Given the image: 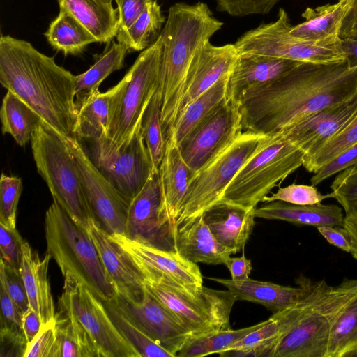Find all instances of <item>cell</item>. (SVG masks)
I'll list each match as a JSON object with an SVG mask.
<instances>
[{
	"label": "cell",
	"mask_w": 357,
	"mask_h": 357,
	"mask_svg": "<svg viewBox=\"0 0 357 357\" xmlns=\"http://www.w3.org/2000/svg\"><path fill=\"white\" fill-rule=\"evenodd\" d=\"M357 91V66L345 60L301 62L280 78L245 91L239 98L243 131L276 135L303 117Z\"/></svg>",
	"instance_id": "cell-1"
},
{
	"label": "cell",
	"mask_w": 357,
	"mask_h": 357,
	"mask_svg": "<svg viewBox=\"0 0 357 357\" xmlns=\"http://www.w3.org/2000/svg\"><path fill=\"white\" fill-rule=\"evenodd\" d=\"M75 79L31 43L1 34V84L65 140L78 139Z\"/></svg>",
	"instance_id": "cell-2"
},
{
	"label": "cell",
	"mask_w": 357,
	"mask_h": 357,
	"mask_svg": "<svg viewBox=\"0 0 357 357\" xmlns=\"http://www.w3.org/2000/svg\"><path fill=\"white\" fill-rule=\"evenodd\" d=\"M295 282L301 293L283 310L288 329L278 340L273 357H325L334 324L357 296V279L331 285L301 274Z\"/></svg>",
	"instance_id": "cell-3"
},
{
	"label": "cell",
	"mask_w": 357,
	"mask_h": 357,
	"mask_svg": "<svg viewBox=\"0 0 357 357\" xmlns=\"http://www.w3.org/2000/svg\"><path fill=\"white\" fill-rule=\"evenodd\" d=\"M222 26L223 22L213 17L206 3L179 2L169 8L160 33L162 45L158 89L162 125L193 58Z\"/></svg>",
	"instance_id": "cell-4"
},
{
	"label": "cell",
	"mask_w": 357,
	"mask_h": 357,
	"mask_svg": "<svg viewBox=\"0 0 357 357\" xmlns=\"http://www.w3.org/2000/svg\"><path fill=\"white\" fill-rule=\"evenodd\" d=\"M45 232L46 252L56 261L63 275L72 273L102 302L116 296L86 230L54 200L45 213Z\"/></svg>",
	"instance_id": "cell-5"
},
{
	"label": "cell",
	"mask_w": 357,
	"mask_h": 357,
	"mask_svg": "<svg viewBox=\"0 0 357 357\" xmlns=\"http://www.w3.org/2000/svg\"><path fill=\"white\" fill-rule=\"evenodd\" d=\"M145 289L185 326L191 337L231 328L236 296L228 289L185 285L162 274L143 276Z\"/></svg>",
	"instance_id": "cell-6"
},
{
	"label": "cell",
	"mask_w": 357,
	"mask_h": 357,
	"mask_svg": "<svg viewBox=\"0 0 357 357\" xmlns=\"http://www.w3.org/2000/svg\"><path fill=\"white\" fill-rule=\"evenodd\" d=\"M31 144L38 172L46 183L53 200L77 225L86 230L96 218L66 140L40 121L33 132Z\"/></svg>",
	"instance_id": "cell-7"
},
{
	"label": "cell",
	"mask_w": 357,
	"mask_h": 357,
	"mask_svg": "<svg viewBox=\"0 0 357 357\" xmlns=\"http://www.w3.org/2000/svg\"><path fill=\"white\" fill-rule=\"evenodd\" d=\"M304 155L281 135L268 137L236 174L220 200L256 208L275 187L303 166Z\"/></svg>",
	"instance_id": "cell-8"
},
{
	"label": "cell",
	"mask_w": 357,
	"mask_h": 357,
	"mask_svg": "<svg viewBox=\"0 0 357 357\" xmlns=\"http://www.w3.org/2000/svg\"><path fill=\"white\" fill-rule=\"evenodd\" d=\"M162 38L142 51L123 79L115 85L109 107L106 137L121 146L132 136L158 88Z\"/></svg>",
	"instance_id": "cell-9"
},
{
	"label": "cell",
	"mask_w": 357,
	"mask_h": 357,
	"mask_svg": "<svg viewBox=\"0 0 357 357\" xmlns=\"http://www.w3.org/2000/svg\"><path fill=\"white\" fill-rule=\"evenodd\" d=\"M287 11L280 8L275 21L243 33L234 43L238 54H261L299 62L328 63L346 59L341 38L314 41L292 36Z\"/></svg>",
	"instance_id": "cell-10"
},
{
	"label": "cell",
	"mask_w": 357,
	"mask_h": 357,
	"mask_svg": "<svg viewBox=\"0 0 357 357\" xmlns=\"http://www.w3.org/2000/svg\"><path fill=\"white\" fill-rule=\"evenodd\" d=\"M268 136L243 131L192 179L175 227L219 201L232 178Z\"/></svg>",
	"instance_id": "cell-11"
},
{
	"label": "cell",
	"mask_w": 357,
	"mask_h": 357,
	"mask_svg": "<svg viewBox=\"0 0 357 357\" xmlns=\"http://www.w3.org/2000/svg\"><path fill=\"white\" fill-rule=\"evenodd\" d=\"M58 310L71 314L94 342L99 357H140L110 317L104 303L72 273L63 275Z\"/></svg>",
	"instance_id": "cell-12"
},
{
	"label": "cell",
	"mask_w": 357,
	"mask_h": 357,
	"mask_svg": "<svg viewBox=\"0 0 357 357\" xmlns=\"http://www.w3.org/2000/svg\"><path fill=\"white\" fill-rule=\"evenodd\" d=\"M93 162L129 203L141 191L155 169L146 146L141 123L132 137L121 146L106 137L93 140Z\"/></svg>",
	"instance_id": "cell-13"
},
{
	"label": "cell",
	"mask_w": 357,
	"mask_h": 357,
	"mask_svg": "<svg viewBox=\"0 0 357 357\" xmlns=\"http://www.w3.org/2000/svg\"><path fill=\"white\" fill-rule=\"evenodd\" d=\"M243 132L238 100L225 98L178 145L195 172L208 165Z\"/></svg>",
	"instance_id": "cell-14"
},
{
	"label": "cell",
	"mask_w": 357,
	"mask_h": 357,
	"mask_svg": "<svg viewBox=\"0 0 357 357\" xmlns=\"http://www.w3.org/2000/svg\"><path fill=\"white\" fill-rule=\"evenodd\" d=\"M174 229L165 208L157 169L130 202L123 235L160 250L176 252Z\"/></svg>",
	"instance_id": "cell-15"
},
{
	"label": "cell",
	"mask_w": 357,
	"mask_h": 357,
	"mask_svg": "<svg viewBox=\"0 0 357 357\" xmlns=\"http://www.w3.org/2000/svg\"><path fill=\"white\" fill-rule=\"evenodd\" d=\"M238 56L234 44L216 46L209 40L202 45L193 58L162 125L165 137L178 116L192 101L231 73Z\"/></svg>",
	"instance_id": "cell-16"
},
{
	"label": "cell",
	"mask_w": 357,
	"mask_h": 357,
	"mask_svg": "<svg viewBox=\"0 0 357 357\" xmlns=\"http://www.w3.org/2000/svg\"><path fill=\"white\" fill-rule=\"evenodd\" d=\"M66 142L77 165L96 220L109 234H123L130 204L98 169L78 139Z\"/></svg>",
	"instance_id": "cell-17"
},
{
	"label": "cell",
	"mask_w": 357,
	"mask_h": 357,
	"mask_svg": "<svg viewBox=\"0 0 357 357\" xmlns=\"http://www.w3.org/2000/svg\"><path fill=\"white\" fill-rule=\"evenodd\" d=\"M356 116L357 91L338 103L303 117L277 135L298 147L305 155H309L344 129Z\"/></svg>",
	"instance_id": "cell-18"
},
{
	"label": "cell",
	"mask_w": 357,
	"mask_h": 357,
	"mask_svg": "<svg viewBox=\"0 0 357 357\" xmlns=\"http://www.w3.org/2000/svg\"><path fill=\"white\" fill-rule=\"evenodd\" d=\"M114 301L153 340L174 357L192 336L181 321L145 287L139 302L130 303L118 295Z\"/></svg>",
	"instance_id": "cell-19"
},
{
	"label": "cell",
	"mask_w": 357,
	"mask_h": 357,
	"mask_svg": "<svg viewBox=\"0 0 357 357\" xmlns=\"http://www.w3.org/2000/svg\"><path fill=\"white\" fill-rule=\"evenodd\" d=\"M109 236L142 277L146 274L158 273L185 285H203V277L197 264L185 259L178 252L160 250L121 234H109Z\"/></svg>",
	"instance_id": "cell-20"
},
{
	"label": "cell",
	"mask_w": 357,
	"mask_h": 357,
	"mask_svg": "<svg viewBox=\"0 0 357 357\" xmlns=\"http://www.w3.org/2000/svg\"><path fill=\"white\" fill-rule=\"evenodd\" d=\"M86 231L96 248L116 294L130 303L141 301L144 293V282L137 268L109 238L97 220L90 222Z\"/></svg>",
	"instance_id": "cell-21"
},
{
	"label": "cell",
	"mask_w": 357,
	"mask_h": 357,
	"mask_svg": "<svg viewBox=\"0 0 357 357\" xmlns=\"http://www.w3.org/2000/svg\"><path fill=\"white\" fill-rule=\"evenodd\" d=\"M301 63L261 54H239L229 77L227 98L239 101L247 90L280 78Z\"/></svg>",
	"instance_id": "cell-22"
},
{
	"label": "cell",
	"mask_w": 357,
	"mask_h": 357,
	"mask_svg": "<svg viewBox=\"0 0 357 357\" xmlns=\"http://www.w3.org/2000/svg\"><path fill=\"white\" fill-rule=\"evenodd\" d=\"M255 208L219 200L202 215L216 240L236 253L244 248L252 232Z\"/></svg>",
	"instance_id": "cell-23"
},
{
	"label": "cell",
	"mask_w": 357,
	"mask_h": 357,
	"mask_svg": "<svg viewBox=\"0 0 357 357\" xmlns=\"http://www.w3.org/2000/svg\"><path fill=\"white\" fill-rule=\"evenodd\" d=\"M176 251L193 263L224 264L235 252L220 243L201 214L177 225L174 229Z\"/></svg>",
	"instance_id": "cell-24"
},
{
	"label": "cell",
	"mask_w": 357,
	"mask_h": 357,
	"mask_svg": "<svg viewBox=\"0 0 357 357\" xmlns=\"http://www.w3.org/2000/svg\"><path fill=\"white\" fill-rule=\"evenodd\" d=\"M51 258L46 252L41 259L26 241L22 245L19 270L25 286L29 307L39 314L43 326L54 321L56 314L47 277Z\"/></svg>",
	"instance_id": "cell-25"
},
{
	"label": "cell",
	"mask_w": 357,
	"mask_h": 357,
	"mask_svg": "<svg viewBox=\"0 0 357 357\" xmlns=\"http://www.w3.org/2000/svg\"><path fill=\"white\" fill-rule=\"evenodd\" d=\"M165 150L158 172L165 208L175 229L190 183L197 173L185 162L172 137L165 139Z\"/></svg>",
	"instance_id": "cell-26"
},
{
	"label": "cell",
	"mask_w": 357,
	"mask_h": 357,
	"mask_svg": "<svg viewBox=\"0 0 357 357\" xmlns=\"http://www.w3.org/2000/svg\"><path fill=\"white\" fill-rule=\"evenodd\" d=\"M255 218L280 220L294 225L321 226H343L344 216L342 208L335 204L297 205L282 201H273L256 207Z\"/></svg>",
	"instance_id": "cell-27"
},
{
	"label": "cell",
	"mask_w": 357,
	"mask_h": 357,
	"mask_svg": "<svg viewBox=\"0 0 357 357\" xmlns=\"http://www.w3.org/2000/svg\"><path fill=\"white\" fill-rule=\"evenodd\" d=\"M59 10L77 20L96 39L109 43L119 30L118 8L105 0H57Z\"/></svg>",
	"instance_id": "cell-28"
},
{
	"label": "cell",
	"mask_w": 357,
	"mask_h": 357,
	"mask_svg": "<svg viewBox=\"0 0 357 357\" xmlns=\"http://www.w3.org/2000/svg\"><path fill=\"white\" fill-rule=\"evenodd\" d=\"M220 283L230 291L237 301L261 304L273 314L292 305L299 298L301 289L250 279L241 282L231 279L208 278Z\"/></svg>",
	"instance_id": "cell-29"
},
{
	"label": "cell",
	"mask_w": 357,
	"mask_h": 357,
	"mask_svg": "<svg viewBox=\"0 0 357 357\" xmlns=\"http://www.w3.org/2000/svg\"><path fill=\"white\" fill-rule=\"evenodd\" d=\"M353 0H337L333 4L307 8L301 16L305 20L292 26L290 33L305 40L322 41L340 38L343 20Z\"/></svg>",
	"instance_id": "cell-30"
},
{
	"label": "cell",
	"mask_w": 357,
	"mask_h": 357,
	"mask_svg": "<svg viewBox=\"0 0 357 357\" xmlns=\"http://www.w3.org/2000/svg\"><path fill=\"white\" fill-rule=\"evenodd\" d=\"M55 331L53 357H99L94 342L71 314L57 311Z\"/></svg>",
	"instance_id": "cell-31"
},
{
	"label": "cell",
	"mask_w": 357,
	"mask_h": 357,
	"mask_svg": "<svg viewBox=\"0 0 357 357\" xmlns=\"http://www.w3.org/2000/svg\"><path fill=\"white\" fill-rule=\"evenodd\" d=\"M44 35L50 46L65 56L79 55L89 45L97 43L95 37L77 20L62 10H59L57 17L50 22Z\"/></svg>",
	"instance_id": "cell-32"
},
{
	"label": "cell",
	"mask_w": 357,
	"mask_h": 357,
	"mask_svg": "<svg viewBox=\"0 0 357 357\" xmlns=\"http://www.w3.org/2000/svg\"><path fill=\"white\" fill-rule=\"evenodd\" d=\"M230 74L220 79L192 101L178 116L165 139L171 137L178 145L188 133L227 97Z\"/></svg>",
	"instance_id": "cell-33"
},
{
	"label": "cell",
	"mask_w": 357,
	"mask_h": 357,
	"mask_svg": "<svg viewBox=\"0 0 357 357\" xmlns=\"http://www.w3.org/2000/svg\"><path fill=\"white\" fill-rule=\"evenodd\" d=\"M128 47L112 40L104 52L86 71L76 75L75 96L78 106L89 94L99 90L100 84L113 72L124 66Z\"/></svg>",
	"instance_id": "cell-34"
},
{
	"label": "cell",
	"mask_w": 357,
	"mask_h": 357,
	"mask_svg": "<svg viewBox=\"0 0 357 357\" xmlns=\"http://www.w3.org/2000/svg\"><path fill=\"white\" fill-rule=\"evenodd\" d=\"M115 86L105 92L96 91L89 94L78 106V139L91 141L106 137L109 101Z\"/></svg>",
	"instance_id": "cell-35"
},
{
	"label": "cell",
	"mask_w": 357,
	"mask_h": 357,
	"mask_svg": "<svg viewBox=\"0 0 357 357\" xmlns=\"http://www.w3.org/2000/svg\"><path fill=\"white\" fill-rule=\"evenodd\" d=\"M0 118L3 134L10 135L22 147L31 142L35 128L41 121L33 109L9 91L3 98Z\"/></svg>",
	"instance_id": "cell-36"
},
{
	"label": "cell",
	"mask_w": 357,
	"mask_h": 357,
	"mask_svg": "<svg viewBox=\"0 0 357 357\" xmlns=\"http://www.w3.org/2000/svg\"><path fill=\"white\" fill-rule=\"evenodd\" d=\"M166 19L157 1H151L126 32L116 37L117 42L125 44L129 50L142 52L158 40Z\"/></svg>",
	"instance_id": "cell-37"
},
{
	"label": "cell",
	"mask_w": 357,
	"mask_h": 357,
	"mask_svg": "<svg viewBox=\"0 0 357 357\" xmlns=\"http://www.w3.org/2000/svg\"><path fill=\"white\" fill-rule=\"evenodd\" d=\"M268 321L269 319L243 328L220 330L190 337L177 353L176 356L202 357L212 354H220L252 331L264 326Z\"/></svg>",
	"instance_id": "cell-38"
},
{
	"label": "cell",
	"mask_w": 357,
	"mask_h": 357,
	"mask_svg": "<svg viewBox=\"0 0 357 357\" xmlns=\"http://www.w3.org/2000/svg\"><path fill=\"white\" fill-rule=\"evenodd\" d=\"M116 328L140 357H174L153 340L119 306L114 298L103 302Z\"/></svg>",
	"instance_id": "cell-39"
},
{
	"label": "cell",
	"mask_w": 357,
	"mask_h": 357,
	"mask_svg": "<svg viewBox=\"0 0 357 357\" xmlns=\"http://www.w3.org/2000/svg\"><path fill=\"white\" fill-rule=\"evenodd\" d=\"M325 357H357V296L334 324Z\"/></svg>",
	"instance_id": "cell-40"
},
{
	"label": "cell",
	"mask_w": 357,
	"mask_h": 357,
	"mask_svg": "<svg viewBox=\"0 0 357 357\" xmlns=\"http://www.w3.org/2000/svg\"><path fill=\"white\" fill-rule=\"evenodd\" d=\"M141 128L153 167L158 169L166 144L161 122V98L158 89L146 108L141 121Z\"/></svg>",
	"instance_id": "cell-41"
},
{
	"label": "cell",
	"mask_w": 357,
	"mask_h": 357,
	"mask_svg": "<svg viewBox=\"0 0 357 357\" xmlns=\"http://www.w3.org/2000/svg\"><path fill=\"white\" fill-rule=\"evenodd\" d=\"M357 144V116L312 154L305 155L303 166L315 174L321 167Z\"/></svg>",
	"instance_id": "cell-42"
},
{
	"label": "cell",
	"mask_w": 357,
	"mask_h": 357,
	"mask_svg": "<svg viewBox=\"0 0 357 357\" xmlns=\"http://www.w3.org/2000/svg\"><path fill=\"white\" fill-rule=\"evenodd\" d=\"M22 191L20 177L2 173L0 180V223L16 229L17 206Z\"/></svg>",
	"instance_id": "cell-43"
},
{
	"label": "cell",
	"mask_w": 357,
	"mask_h": 357,
	"mask_svg": "<svg viewBox=\"0 0 357 357\" xmlns=\"http://www.w3.org/2000/svg\"><path fill=\"white\" fill-rule=\"evenodd\" d=\"M331 189L332 198L337 201L346 215L357 213V171L352 166L338 173Z\"/></svg>",
	"instance_id": "cell-44"
},
{
	"label": "cell",
	"mask_w": 357,
	"mask_h": 357,
	"mask_svg": "<svg viewBox=\"0 0 357 357\" xmlns=\"http://www.w3.org/2000/svg\"><path fill=\"white\" fill-rule=\"evenodd\" d=\"M332 198L331 193L322 195L312 185L292 183L284 188H279L276 192L266 196L263 202L282 201L297 205H312L327 198Z\"/></svg>",
	"instance_id": "cell-45"
},
{
	"label": "cell",
	"mask_w": 357,
	"mask_h": 357,
	"mask_svg": "<svg viewBox=\"0 0 357 357\" xmlns=\"http://www.w3.org/2000/svg\"><path fill=\"white\" fill-rule=\"evenodd\" d=\"M279 0H215L216 10L232 17L267 14Z\"/></svg>",
	"instance_id": "cell-46"
},
{
	"label": "cell",
	"mask_w": 357,
	"mask_h": 357,
	"mask_svg": "<svg viewBox=\"0 0 357 357\" xmlns=\"http://www.w3.org/2000/svg\"><path fill=\"white\" fill-rule=\"evenodd\" d=\"M0 283L24 314L29 307V303L20 270L7 265L1 259L0 261Z\"/></svg>",
	"instance_id": "cell-47"
},
{
	"label": "cell",
	"mask_w": 357,
	"mask_h": 357,
	"mask_svg": "<svg viewBox=\"0 0 357 357\" xmlns=\"http://www.w3.org/2000/svg\"><path fill=\"white\" fill-rule=\"evenodd\" d=\"M24 241L17 228L11 229L0 223L1 259L13 268L19 270Z\"/></svg>",
	"instance_id": "cell-48"
},
{
	"label": "cell",
	"mask_w": 357,
	"mask_h": 357,
	"mask_svg": "<svg viewBox=\"0 0 357 357\" xmlns=\"http://www.w3.org/2000/svg\"><path fill=\"white\" fill-rule=\"evenodd\" d=\"M357 164V144L346 149L334 159L321 167L310 178L316 186L332 176Z\"/></svg>",
	"instance_id": "cell-49"
},
{
	"label": "cell",
	"mask_w": 357,
	"mask_h": 357,
	"mask_svg": "<svg viewBox=\"0 0 357 357\" xmlns=\"http://www.w3.org/2000/svg\"><path fill=\"white\" fill-rule=\"evenodd\" d=\"M56 343L55 321L42 326L27 344L24 357H53Z\"/></svg>",
	"instance_id": "cell-50"
},
{
	"label": "cell",
	"mask_w": 357,
	"mask_h": 357,
	"mask_svg": "<svg viewBox=\"0 0 357 357\" xmlns=\"http://www.w3.org/2000/svg\"><path fill=\"white\" fill-rule=\"evenodd\" d=\"M1 318L0 329L23 333V313L0 283Z\"/></svg>",
	"instance_id": "cell-51"
},
{
	"label": "cell",
	"mask_w": 357,
	"mask_h": 357,
	"mask_svg": "<svg viewBox=\"0 0 357 357\" xmlns=\"http://www.w3.org/2000/svg\"><path fill=\"white\" fill-rule=\"evenodd\" d=\"M153 0H117L119 30L116 36L124 34L144 9L147 3Z\"/></svg>",
	"instance_id": "cell-52"
},
{
	"label": "cell",
	"mask_w": 357,
	"mask_h": 357,
	"mask_svg": "<svg viewBox=\"0 0 357 357\" xmlns=\"http://www.w3.org/2000/svg\"><path fill=\"white\" fill-rule=\"evenodd\" d=\"M1 357H24L27 342L24 333L0 329Z\"/></svg>",
	"instance_id": "cell-53"
},
{
	"label": "cell",
	"mask_w": 357,
	"mask_h": 357,
	"mask_svg": "<svg viewBox=\"0 0 357 357\" xmlns=\"http://www.w3.org/2000/svg\"><path fill=\"white\" fill-rule=\"evenodd\" d=\"M319 233L331 245L340 250L351 252V241L349 234L343 226H321L317 227Z\"/></svg>",
	"instance_id": "cell-54"
},
{
	"label": "cell",
	"mask_w": 357,
	"mask_h": 357,
	"mask_svg": "<svg viewBox=\"0 0 357 357\" xmlns=\"http://www.w3.org/2000/svg\"><path fill=\"white\" fill-rule=\"evenodd\" d=\"M224 264L229 271L231 280L236 282L248 280L252 268L251 261L245 257L244 253L239 257H229Z\"/></svg>",
	"instance_id": "cell-55"
},
{
	"label": "cell",
	"mask_w": 357,
	"mask_h": 357,
	"mask_svg": "<svg viewBox=\"0 0 357 357\" xmlns=\"http://www.w3.org/2000/svg\"><path fill=\"white\" fill-rule=\"evenodd\" d=\"M43 326L39 314L30 307L22 317V331L27 344L30 343Z\"/></svg>",
	"instance_id": "cell-56"
},
{
	"label": "cell",
	"mask_w": 357,
	"mask_h": 357,
	"mask_svg": "<svg viewBox=\"0 0 357 357\" xmlns=\"http://www.w3.org/2000/svg\"><path fill=\"white\" fill-rule=\"evenodd\" d=\"M340 36L341 38H357V0H353L343 20Z\"/></svg>",
	"instance_id": "cell-57"
},
{
	"label": "cell",
	"mask_w": 357,
	"mask_h": 357,
	"mask_svg": "<svg viewBox=\"0 0 357 357\" xmlns=\"http://www.w3.org/2000/svg\"><path fill=\"white\" fill-rule=\"evenodd\" d=\"M344 227L348 231L351 241V256L357 260V213L345 215Z\"/></svg>",
	"instance_id": "cell-58"
},
{
	"label": "cell",
	"mask_w": 357,
	"mask_h": 357,
	"mask_svg": "<svg viewBox=\"0 0 357 357\" xmlns=\"http://www.w3.org/2000/svg\"><path fill=\"white\" fill-rule=\"evenodd\" d=\"M341 45L349 66H357V38H341Z\"/></svg>",
	"instance_id": "cell-59"
},
{
	"label": "cell",
	"mask_w": 357,
	"mask_h": 357,
	"mask_svg": "<svg viewBox=\"0 0 357 357\" xmlns=\"http://www.w3.org/2000/svg\"><path fill=\"white\" fill-rule=\"evenodd\" d=\"M105 1L110 2V3H112L113 1H115V2L117 1V0H105Z\"/></svg>",
	"instance_id": "cell-60"
},
{
	"label": "cell",
	"mask_w": 357,
	"mask_h": 357,
	"mask_svg": "<svg viewBox=\"0 0 357 357\" xmlns=\"http://www.w3.org/2000/svg\"><path fill=\"white\" fill-rule=\"evenodd\" d=\"M354 167V169H356L357 171V164H356L355 165L352 166Z\"/></svg>",
	"instance_id": "cell-61"
}]
</instances>
